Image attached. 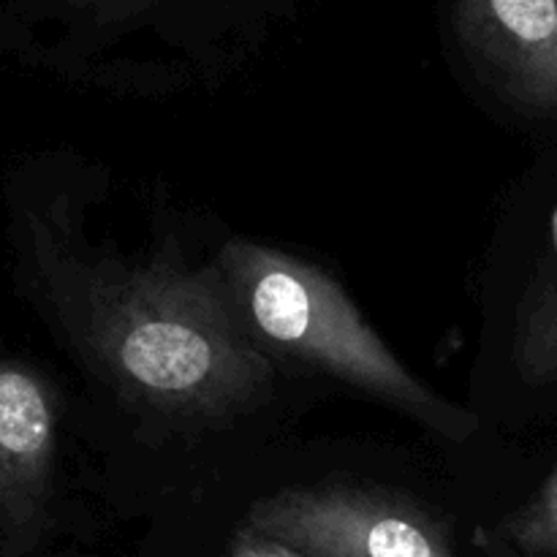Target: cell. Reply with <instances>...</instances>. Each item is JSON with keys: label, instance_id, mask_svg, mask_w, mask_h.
<instances>
[{"label": "cell", "instance_id": "1", "mask_svg": "<svg viewBox=\"0 0 557 557\" xmlns=\"http://www.w3.org/2000/svg\"><path fill=\"white\" fill-rule=\"evenodd\" d=\"M65 321L117 389L161 413L212 419L272 379L215 272L96 261L54 275Z\"/></svg>", "mask_w": 557, "mask_h": 557}, {"label": "cell", "instance_id": "2", "mask_svg": "<svg viewBox=\"0 0 557 557\" xmlns=\"http://www.w3.org/2000/svg\"><path fill=\"white\" fill-rule=\"evenodd\" d=\"M218 275L239 321L261 351L292 357L330 373L446 441L479 433V417L424 386L364 321L341 283L308 261L248 239L218 256Z\"/></svg>", "mask_w": 557, "mask_h": 557}, {"label": "cell", "instance_id": "3", "mask_svg": "<svg viewBox=\"0 0 557 557\" xmlns=\"http://www.w3.org/2000/svg\"><path fill=\"white\" fill-rule=\"evenodd\" d=\"M245 528L302 557H457L444 517L370 484L281 490L250 506Z\"/></svg>", "mask_w": 557, "mask_h": 557}, {"label": "cell", "instance_id": "4", "mask_svg": "<svg viewBox=\"0 0 557 557\" xmlns=\"http://www.w3.org/2000/svg\"><path fill=\"white\" fill-rule=\"evenodd\" d=\"M60 400L30 364L0 359V549L20 557L49 515Z\"/></svg>", "mask_w": 557, "mask_h": 557}, {"label": "cell", "instance_id": "5", "mask_svg": "<svg viewBox=\"0 0 557 557\" xmlns=\"http://www.w3.org/2000/svg\"><path fill=\"white\" fill-rule=\"evenodd\" d=\"M557 0H482L476 36L500 92L517 109L557 117Z\"/></svg>", "mask_w": 557, "mask_h": 557}, {"label": "cell", "instance_id": "6", "mask_svg": "<svg viewBox=\"0 0 557 557\" xmlns=\"http://www.w3.org/2000/svg\"><path fill=\"white\" fill-rule=\"evenodd\" d=\"M511 359L525 384L557 386V207L549 215L547 248L517 305Z\"/></svg>", "mask_w": 557, "mask_h": 557}, {"label": "cell", "instance_id": "7", "mask_svg": "<svg viewBox=\"0 0 557 557\" xmlns=\"http://www.w3.org/2000/svg\"><path fill=\"white\" fill-rule=\"evenodd\" d=\"M495 536L522 557H557V466L520 509L500 520Z\"/></svg>", "mask_w": 557, "mask_h": 557}, {"label": "cell", "instance_id": "8", "mask_svg": "<svg viewBox=\"0 0 557 557\" xmlns=\"http://www.w3.org/2000/svg\"><path fill=\"white\" fill-rule=\"evenodd\" d=\"M218 557H302V555L283 547V544L272 542V539L261 536V533L248 531V528L243 525L237 533H234L232 542L226 544V549H223Z\"/></svg>", "mask_w": 557, "mask_h": 557}, {"label": "cell", "instance_id": "9", "mask_svg": "<svg viewBox=\"0 0 557 557\" xmlns=\"http://www.w3.org/2000/svg\"><path fill=\"white\" fill-rule=\"evenodd\" d=\"M476 547L482 557H522L517 549H511L504 539L495 536V531H487V528H479L476 531Z\"/></svg>", "mask_w": 557, "mask_h": 557}, {"label": "cell", "instance_id": "10", "mask_svg": "<svg viewBox=\"0 0 557 557\" xmlns=\"http://www.w3.org/2000/svg\"><path fill=\"white\" fill-rule=\"evenodd\" d=\"M555 74H557V27H555Z\"/></svg>", "mask_w": 557, "mask_h": 557}]
</instances>
